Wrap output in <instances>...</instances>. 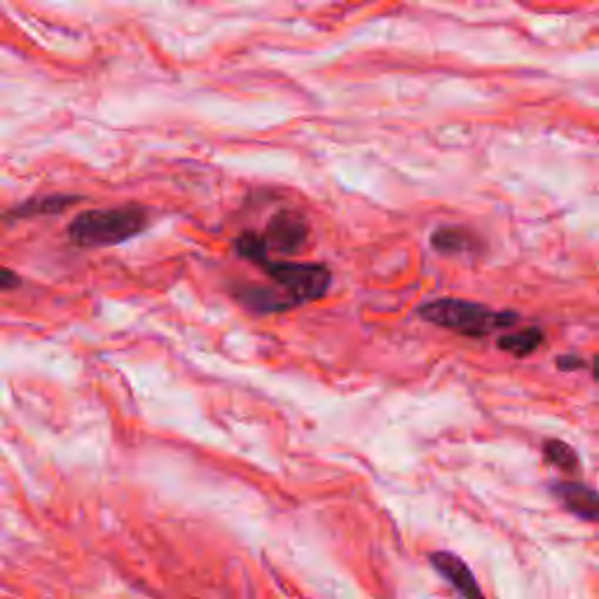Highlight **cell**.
Returning <instances> with one entry per match:
<instances>
[{
	"label": "cell",
	"mask_w": 599,
	"mask_h": 599,
	"mask_svg": "<svg viewBox=\"0 0 599 599\" xmlns=\"http://www.w3.org/2000/svg\"><path fill=\"white\" fill-rule=\"evenodd\" d=\"M234 298L242 302L246 310H251L255 314H277V312L296 310L298 307V302L288 293H284L279 286H274V288L244 286V288L234 290Z\"/></svg>",
	"instance_id": "obj_6"
},
{
	"label": "cell",
	"mask_w": 599,
	"mask_h": 599,
	"mask_svg": "<svg viewBox=\"0 0 599 599\" xmlns=\"http://www.w3.org/2000/svg\"><path fill=\"white\" fill-rule=\"evenodd\" d=\"M82 197L78 195H47V197H38V199H28L24 204H16L14 209H10L5 214L8 222L14 220H24V218H36V216H55V214H64L78 204Z\"/></svg>",
	"instance_id": "obj_8"
},
{
	"label": "cell",
	"mask_w": 599,
	"mask_h": 599,
	"mask_svg": "<svg viewBox=\"0 0 599 599\" xmlns=\"http://www.w3.org/2000/svg\"><path fill=\"white\" fill-rule=\"evenodd\" d=\"M553 494L560 504L580 520H599V494L580 483H555Z\"/></svg>",
	"instance_id": "obj_7"
},
{
	"label": "cell",
	"mask_w": 599,
	"mask_h": 599,
	"mask_svg": "<svg viewBox=\"0 0 599 599\" xmlns=\"http://www.w3.org/2000/svg\"><path fill=\"white\" fill-rule=\"evenodd\" d=\"M431 244L440 253H481L485 244L466 228H438Z\"/></svg>",
	"instance_id": "obj_9"
},
{
	"label": "cell",
	"mask_w": 599,
	"mask_h": 599,
	"mask_svg": "<svg viewBox=\"0 0 599 599\" xmlns=\"http://www.w3.org/2000/svg\"><path fill=\"white\" fill-rule=\"evenodd\" d=\"M557 368L560 370H580V368H586V361L578 356L564 354V356H557Z\"/></svg>",
	"instance_id": "obj_12"
},
{
	"label": "cell",
	"mask_w": 599,
	"mask_h": 599,
	"mask_svg": "<svg viewBox=\"0 0 599 599\" xmlns=\"http://www.w3.org/2000/svg\"><path fill=\"white\" fill-rule=\"evenodd\" d=\"M592 372H595V380H599V356H595V361H592Z\"/></svg>",
	"instance_id": "obj_14"
},
{
	"label": "cell",
	"mask_w": 599,
	"mask_h": 599,
	"mask_svg": "<svg viewBox=\"0 0 599 599\" xmlns=\"http://www.w3.org/2000/svg\"><path fill=\"white\" fill-rule=\"evenodd\" d=\"M543 457H545L548 464L557 466L560 471H567L569 473V471L578 469L576 452L569 448L567 442H562V440H545Z\"/></svg>",
	"instance_id": "obj_11"
},
{
	"label": "cell",
	"mask_w": 599,
	"mask_h": 599,
	"mask_svg": "<svg viewBox=\"0 0 599 599\" xmlns=\"http://www.w3.org/2000/svg\"><path fill=\"white\" fill-rule=\"evenodd\" d=\"M258 267L284 290V293L293 298L298 307L321 300L329 293V288L333 284L331 269L321 263L272 261L269 255H265Z\"/></svg>",
	"instance_id": "obj_3"
},
{
	"label": "cell",
	"mask_w": 599,
	"mask_h": 599,
	"mask_svg": "<svg viewBox=\"0 0 599 599\" xmlns=\"http://www.w3.org/2000/svg\"><path fill=\"white\" fill-rule=\"evenodd\" d=\"M0 286H3V290H14V288H20L22 286V279L20 277H14V272L10 267L3 269V281H0Z\"/></svg>",
	"instance_id": "obj_13"
},
{
	"label": "cell",
	"mask_w": 599,
	"mask_h": 599,
	"mask_svg": "<svg viewBox=\"0 0 599 599\" xmlns=\"http://www.w3.org/2000/svg\"><path fill=\"white\" fill-rule=\"evenodd\" d=\"M150 214L141 204L78 214L68 226V239L80 249H108L131 242L148 230Z\"/></svg>",
	"instance_id": "obj_1"
},
{
	"label": "cell",
	"mask_w": 599,
	"mask_h": 599,
	"mask_svg": "<svg viewBox=\"0 0 599 599\" xmlns=\"http://www.w3.org/2000/svg\"><path fill=\"white\" fill-rule=\"evenodd\" d=\"M429 562L431 567L459 592L461 599H485L471 567L459 555L450 551H436L429 555Z\"/></svg>",
	"instance_id": "obj_5"
},
{
	"label": "cell",
	"mask_w": 599,
	"mask_h": 599,
	"mask_svg": "<svg viewBox=\"0 0 599 599\" xmlns=\"http://www.w3.org/2000/svg\"><path fill=\"white\" fill-rule=\"evenodd\" d=\"M263 239L269 253L274 251V253L293 255L307 244V239H310V226H307L302 214L284 209L269 218Z\"/></svg>",
	"instance_id": "obj_4"
},
{
	"label": "cell",
	"mask_w": 599,
	"mask_h": 599,
	"mask_svg": "<svg viewBox=\"0 0 599 599\" xmlns=\"http://www.w3.org/2000/svg\"><path fill=\"white\" fill-rule=\"evenodd\" d=\"M419 319L438 329L452 331L464 337H485L489 333L512 329L520 321L516 312H496L485 304L461 298H438L424 302L417 310Z\"/></svg>",
	"instance_id": "obj_2"
},
{
	"label": "cell",
	"mask_w": 599,
	"mask_h": 599,
	"mask_svg": "<svg viewBox=\"0 0 599 599\" xmlns=\"http://www.w3.org/2000/svg\"><path fill=\"white\" fill-rule=\"evenodd\" d=\"M496 345H499L502 352L525 358L529 354H534L543 345V331L541 329H525L518 333H508V335H502Z\"/></svg>",
	"instance_id": "obj_10"
}]
</instances>
